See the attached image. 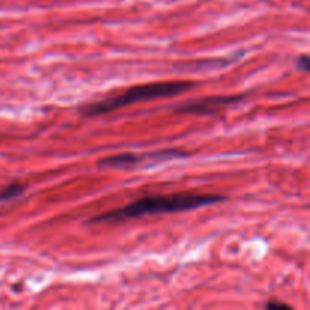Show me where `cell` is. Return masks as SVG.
I'll use <instances>...</instances> for the list:
<instances>
[{"label": "cell", "mask_w": 310, "mask_h": 310, "mask_svg": "<svg viewBox=\"0 0 310 310\" xmlns=\"http://www.w3.org/2000/svg\"><path fill=\"white\" fill-rule=\"evenodd\" d=\"M188 156L186 152L177 150V149H168V150H157V152H149V153H120V155H112L103 157L99 160L100 168H117V170H129L133 166H138L141 162L152 160V162H162L168 159H176V157H185Z\"/></svg>", "instance_id": "obj_3"}, {"label": "cell", "mask_w": 310, "mask_h": 310, "mask_svg": "<svg viewBox=\"0 0 310 310\" xmlns=\"http://www.w3.org/2000/svg\"><path fill=\"white\" fill-rule=\"evenodd\" d=\"M226 197L219 194H192V192H182V194H162V195H147L138 199L120 209H112L107 212H102L88 219L91 224L97 222H115L124 219H135L147 215L157 213H177L194 210L199 207L210 206L224 202Z\"/></svg>", "instance_id": "obj_1"}, {"label": "cell", "mask_w": 310, "mask_h": 310, "mask_svg": "<svg viewBox=\"0 0 310 310\" xmlns=\"http://www.w3.org/2000/svg\"><path fill=\"white\" fill-rule=\"evenodd\" d=\"M195 87H197V83L189 82V80H171V82H155V83L136 85V87H132V88L120 93V94L109 96L102 100L82 104L79 107V112L83 117H99V115L110 114L114 110L123 109L126 106L136 103V102L176 97V96L183 94V93H186Z\"/></svg>", "instance_id": "obj_2"}, {"label": "cell", "mask_w": 310, "mask_h": 310, "mask_svg": "<svg viewBox=\"0 0 310 310\" xmlns=\"http://www.w3.org/2000/svg\"><path fill=\"white\" fill-rule=\"evenodd\" d=\"M26 191V185L20 182H12L9 185L0 186V202H9L14 200L20 195H23Z\"/></svg>", "instance_id": "obj_5"}, {"label": "cell", "mask_w": 310, "mask_h": 310, "mask_svg": "<svg viewBox=\"0 0 310 310\" xmlns=\"http://www.w3.org/2000/svg\"><path fill=\"white\" fill-rule=\"evenodd\" d=\"M247 94H233V96H210L203 99H195L174 107L176 114H191V115H213L221 112L226 107L242 102Z\"/></svg>", "instance_id": "obj_4"}, {"label": "cell", "mask_w": 310, "mask_h": 310, "mask_svg": "<svg viewBox=\"0 0 310 310\" xmlns=\"http://www.w3.org/2000/svg\"><path fill=\"white\" fill-rule=\"evenodd\" d=\"M263 307H265V309H269V310H277V309L291 310L292 309L289 304H286V303H283V301H278V300H275V298L269 300V301H268V303H266Z\"/></svg>", "instance_id": "obj_6"}, {"label": "cell", "mask_w": 310, "mask_h": 310, "mask_svg": "<svg viewBox=\"0 0 310 310\" xmlns=\"http://www.w3.org/2000/svg\"><path fill=\"white\" fill-rule=\"evenodd\" d=\"M297 68L300 70V71H309L310 68V58L309 54H301L300 58H298V61H297Z\"/></svg>", "instance_id": "obj_7"}]
</instances>
